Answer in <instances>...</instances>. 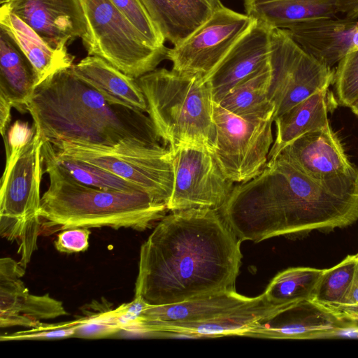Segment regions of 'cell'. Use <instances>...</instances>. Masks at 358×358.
Instances as JSON below:
<instances>
[{
	"mask_svg": "<svg viewBox=\"0 0 358 358\" xmlns=\"http://www.w3.org/2000/svg\"><path fill=\"white\" fill-rule=\"evenodd\" d=\"M241 243L217 210L171 211L141 247L134 297L161 306L236 290Z\"/></svg>",
	"mask_w": 358,
	"mask_h": 358,
	"instance_id": "cell-1",
	"label": "cell"
},
{
	"mask_svg": "<svg viewBox=\"0 0 358 358\" xmlns=\"http://www.w3.org/2000/svg\"><path fill=\"white\" fill-rule=\"evenodd\" d=\"M219 213L241 242L345 227L358 220V167L316 178L278 155L258 176L234 185Z\"/></svg>",
	"mask_w": 358,
	"mask_h": 358,
	"instance_id": "cell-2",
	"label": "cell"
},
{
	"mask_svg": "<svg viewBox=\"0 0 358 358\" xmlns=\"http://www.w3.org/2000/svg\"><path fill=\"white\" fill-rule=\"evenodd\" d=\"M27 110L42 141L106 146L127 138L159 142L148 116L112 101L77 76L71 67L37 85Z\"/></svg>",
	"mask_w": 358,
	"mask_h": 358,
	"instance_id": "cell-3",
	"label": "cell"
},
{
	"mask_svg": "<svg viewBox=\"0 0 358 358\" xmlns=\"http://www.w3.org/2000/svg\"><path fill=\"white\" fill-rule=\"evenodd\" d=\"M41 151L49 179L41 200V231L78 227L143 231L166 215V205L144 192L105 190L77 181L58 164L50 141H43Z\"/></svg>",
	"mask_w": 358,
	"mask_h": 358,
	"instance_id": "cell-4",
	"label": "cell"
},
{
	"mask_svg": "<svg viewBox=\"0 0 358 358\" xmlns=\"http://www.w3.org/2000/svg\"><path fill=\"white\" fill-rule=\"evenodd\" d=\"M136 80L159 138L169 146L196 145L214 152V101L208 80L166 69H156Z\"/></svg>",
	"mask_w": 358,
	"mask_h": 358,
	"instance_id": "cell-5",
	"label": "cell"
},
{
	"mask_svg": "<svg viewBox=\"0 0 358 358\" xmlns=\"http://www.w3.org/2000/svg\"><path fill=\"white\" fill-rule=\"evenodd\" d=\"M42 144L36 131L27 145L6 159L1 179L0 235L17 244L19 262L24 268L38 249L37 241L41 234Z\"/></svg>",
	"mask_w": 358,
	"mask_h": 358,
	"instance_id": "cell-6",
	"label": "cell"
},
{
	"mask_svg": "<svg viewBox=\"0 0 358 358\" xmlns=\"http://www.w3.org/2000/svg\"><path fill=\"white\" fill-rule=\"evenodd\" d=\"M58 154L102 168L138 187L155 200L167 204L173 187L169 148L159 142L137 138L114 146L65 141L50 142Z\"/></svg>",
	"mask_w": 358,
	"mask_h": 358,
	"instance_id": "cell-7",
	"label": "cell"
},
{
	"mask_svg": "<svg viewBox=\"0 0 358 358\" xmlns=\"http://www.w3.org/2000/svg\"><path fill=\"white\" fill-rule=\"evenodd\" d=\"M80 2L87 22V34L82 41L88 55L100 57L136 79L167 59L169 48L148 45L111 0Z\"/></svg>",
	"mask_w": 358,
	"mask_h": 358,
	"instance_id": "cell-8",
	"label": "cell"
},
{
	"mask_svg": "<svg viewBox=\"0 0 358 358\" xmlns=\"http://www.w3.org/2000/svg\"><path fill=\"white\" fill-rule=\"evenodd\" d=\"M215 158L234 182H247L264 169L273 143V117H242L213 103Z\"/></svg>",
	"mask_w": 358,
	"mask_h": 358,
	"instance_id": "cell-9",
	"label": "cell"
},
{
	"mask_svg": "<svg viewBox=\"0 0 358 358\" xmlns=\"http://www.w3.org/2000/svg\"><path fill=\"white\" fill-rule=\"evenodd\" d=\"M268 98L274 105L273 122L317 92L328 90L334 71L306 53L287 29H272Z\"/></svg>",
	"mask_w": 358,
	"mask_h": 358,
	"instance_id": "cell-10",
	"label": "cell"
},
{
	"mask_svg": "<svg viewBox=\"0 0 358 358\" xmlns=\"http://www.w3.org/2000/svg\"><path fill=\"white\" fill-rule=\"evenodd\" d=\"M173 187L167 209L219 210L229 198L234 182L227 178L214 152L201 146L169 145Z\"/></svg>",
	"mask_w": 358,
	"mask_h": 358,
	"instance_id": "cell-11",
	"label": "cell"
},
{
	"mask_svg": "<svg viewBox=\"0 0 358 358\" xmlns=\"http://www.w3.org/2000/svg\"><path fill=\"white\" fill-rule=\"evenodd\" d=\"M256 20L225 6L216 11L185 41L169 48L172 69L208 80Z\"/></svg>",
	"mask_w": 358,
	"mask_h": 358,
	"instance_id": "cell-12",
	"label": "cell"
},
{
	"mask_svg": "<svg viewBox=\"0 0 358 358\" xmlns=\"http://www.w3.org/2000/svg\"><path fill=\"white\" fill-rule=\"evenodd\" d=\"M358 331V322L311 299L295 302L258 322L241 336L316 339Z\"/></svg>",
	"mask_w": 358,
	"mask_h": 358,
	"instance_id": "cell-13",
	"label": "cell"
},
{
	"mask_svg": "<svg viewBox=\"0 0 358 358\" xmlns=\"http://www.w3.org/2000/svg\"><path fill=\"white\" fill-rule=\"evenodd\" d=\"M0 5L55 49H66L71 41L87 34L80 0H0Z\"/></svg>",
	"mask_w": 358,
	"mask_h": 358,
	"instance_id": "cell-14",
	"label": "cell"
},
{
	"mask_svg": "<svg viewBox=\"0 0 358 358\" xmlns=\"http://www.w3.org/2000/svg\"><path fill=\"white\" fill-rule=\"evenodd\" d=\"M25 268L10 257L0 259V326L35 328L43 320L67 314L62 301L49 294L29 293L21 278Z\"/></svg>",
	"mask_w": 358,
	"mask_h": 358,
	"instance_id": "cell-15",
	"label": "cell"
},
{
	"mask_svg": "<svg viewBox=\"0 0 358 358\" xmlns=\"http://www.w3.org/2000/svg\"><path fill=\"white\" fill-rule=\"evenodd\" d=\"M272 28L256 20L208 79L214 102L269 63Z\"/></svg>",
	"mask_w": 358,
	"mask_h": 358,
	"instance_id": "cell-16",
	"label": "cell"
},
{
	"mask_svg": "<svg viewBox=\"0 0 358 358\" xmlns=\"http://www.w3.org/2000/svg\"><path fill=\"white\" fill-rule=\"evenodd\" d=\"M287 30L306 53L330 68L358 49V19L315 18Z\"/></svg>",
	"mask_w": 358,
	"mask_h": 358,
	"instance_id": "cell-17",
	"label": "cell"
},
{
	"mask_svg": "<svg viewBox=\"0 0 358 358\" xmlns=\"http://www.w3.org/2000/svg\"><path fill=\"white\" fill-rule=\"evenodd\" d=\"M278 155L303 173L316 178L345 175L356 168L350 162L331 127L301 136L285 146Z\"/></svg>",
	"mask_w": 358,
	"mask_h": 358,
	"instance_id": "cell-18",
	"label": "cell"
},
{
	"mask_svg": "<svg viewBox=\"0 0 358 358\" xmlns=\"http://www.w3.org/2000/svg\"><path fill=\"white\" fill-rule=\"evenodd\" d=\"M289 304L274 305L268 302L264 294L262 293L257 296L251 297L247 302L212 319L158 326L151 329L148 333L199 338L241 336L252 325Z\"/></svg>",
	"mask_w": 358,
	"mask_h": 358,
	"instance_id": "cell-19",
	"label": "cell"
},
{
	"mask_svg": "<svg viewBox=\"0 0 358 358\" xmlns=\"http://www.w3.org/2000/svg\"><path fill=\"white\" fill-rule=\"evenodd\" d=\"M250 299L236 290H231L176 303L148 305L131 330L148 333L158 326L207 320L224 314Z\"/></svg>",
	"mask_w": 358,
	"mask_h": 358,
	"instance_id": "cell-20",
	"label": "cell"
},
{
	"mask_svg": "<svg viewBox=\"0 0 358 358\" xmlns=\"http://www.w3.org/2000/svg\"><path fill=\"white\" fill-rule=\"evenodd\" d=\"M140 1L164 39L174 45L224 7L221 0Z\"/></svg>",
	"mask_w": 358,
	"mask_h": 358,
	"instance_id": "cell-21",
	"label": "cell"
},
{
	"mask_svg": "<svg viewBox=\"0 0 358 358\" xmlns=\"http://www.w3.org/2000/svg\"><path fill=\"white\" fill-rule=\"evenodd\" d=\"M0 27L11 37L31 64L37 85L73 64L74 57L67 48L50 47L30 27L3 6L0 7Z\"/></svg>",
	"mask_w": 358,
	"mask_h": 358,
	"instance_id": "cell-22",
	"label": "cell"
},
{
	"mask_svg": "<svg viewBox=\"0 0 358 358\" xmlns=\"http://www.w3.org/2000/svg\"><path fill=\"white\" fill-rule=\"evenodd\" d=\"M71 69L112 101L147 113V103L137 80L104 59L88 55L73 64Z\"/></svg>",
	"mask_w": 358,
	"mask_h": 358,
	"instance_id": "cell-23",
	"label": "cell"
},
{
	"mask_svg": "<svg viewBox=\"0 0 358 358\" xmlns=\"http://www.w3.org/2000/svg\"><path fill=\"white\" fill-rule=\"evenodd\" d=\"M245 14L272 29H288L310 19L335 17L338 0H244Z\"/></svg>",
	"mask_w": 358,
	"mask_h": 358,
	"instance_id": "cell-24",
	"label": "cell"
},
{
	"mask_svg": "<svg viewBox=\"0 0 358 358\" xmlns=\"http://www.w3.org/2000/svg\"><path fill=\"white\" fill-rule=\"evenodd\" d=\"M37 80L34 69L11 37L0 27V94L20 113H28Z\"/></svg>",
	"mask_w": 358,
	"mask_h": 358,
	"instance_id": "cell-25",
	"label": "cell"
},
{
	"mask_svg": "<svg viewBox=\"0 0 358 358\" xmlns=\"http://www.w3.org/2000/svg\"><path fill=\"white\" fill-rule=\"evenodd\" d=\"M327 90L316 92L297 103L275 120V138L268 161L297 138L310 131L331 127L328 119Z\"/></svg>",
	"mask_w": 358,
	"mask_h": 358,
	"instance_id": "cell-26",
	"label": "cell"
},
{
	"mask_svg": "<svg viewBox=\"0 0 358 358\" xmlns=\"http://www.w3.org/2000/svg\"><path fill=\"white\" fill-rule=\"evenodd\" d=\"M270 81L268 63L236 85L217 103L242 117H273L275 106L268 98Z\"/></svg>",
	"mask_w": 358,
	"mask_h": 358,
	"instance_id": "cell-27",
	"label": "cell"
},
{
	"mask_svg": "<svg viewBox=\"0 0 358 358\" xmlns=\"http://www.w3.org/2000/svg\"><path fill=\"white\" fill-rule=\"evenodd\" d=\"M357 283L358 254L348 255L337 265L324 270L310 299L343 314Z\"/></svg>",
	"mask_w": 358,
	"mask_h": 358,
	"instance_id": "cell-28",
	"label": "cell"
},
{
	"mask_svg": "<svg viewBox=\"0 0 358 358\" xmlns=\"http://www.w3.org/2000/svg\"><path fill=\"white\" fill-rule=\"evenodd\" d=\"M324 269L292 267L278 273L263 292L274 305H286L310 299Z\"/></svg>",
	"mask_w": 358,
	"mask_h": 358,
	"instance_id": "cell-29",
	"label": "cell"
},
{
	"mask_svg": "<svg viewBox=\"0 0 358 358\" xmlns=\"http://www.w3.org/2000/svg\"><path fill=\"white\" fill-rule=\"evenodd\" d=\"M55 158L63 169L82 184L105 190L143 192L136 185L97 166L58 154L56 150Z\"/></svg>",
	"mask_w": 358,
	"mask_h": 358,
	"instance_id": "cell-30",
	"label": "cell"
},
{
	"mask_svg": "<svg viewBox=\"0 0 358 358\" xmlns=\"http://www.w3.org/2000/svg\"><path fill=\"white\" fill-rule=\"evenodd\" d=\"M333 82L337 103L351 108L358 101V49L337 64Z\"/></svg>",
	"mask_w": 358,
	"mask_h": 358,
	"instance_id": "cell-31",
	"label": "cell"
},
{
	"mask_svg": "<svg viewBox=\"0 0 358 358\" xmlns=\"http://www.w3.org/2000/svg\"><path fill=\"white\" fill-rule=\"evenodd\" d=\"M122 14L137 29L148 45L162 48L165 39L140 0H111Z\"/></svg>",
	"mask_w": 358,
	"mask_h": 358,
	"instance_id": "cell-32",
	"label": "cell"
},
{
	"mask_svg": "<svg viewBox=\"0 0 358 358\" xmlns=\"http://www.w3.org/2000/svg\"><path fill=\"white\" fill-rule=\"evenodd\" d=\"M76 327L74 336L98 338L113 334L120 330L110 313L73 322Z\"/></svg>",
	"mask_w": 358,
	"mask_h": 358,
	"instance_id": "cell-33",
	"label": "cell"
},
{
	"mask_svg": "<svg viewBox=\"0 0 358 358\" xmlns=\"http://www.w3.org/2000/svg\"><path fill=\"white\" fill-rule=\"evenodd\" d=\"M34 331L15 333L6 336H1V341L10 340H44L74 336L76 327L74 322L58 325H43L34 328Z\"/></svg>",
	"mask_w": 358,
	"mask_h": 358,
	"instance_id": "cell-34",
	"label": "cell"
},
{
	"mask_svg": "<svg viewBox=\"0 0 358 358\" xmlns=\"http://www.w3.org/2000/svg\"><path fill=\"white\" fill-rule=\"evenodd\" d=\"M35 134V127H30L27 122L16 120L11 124L3 137L6 159L16 155L32 140Z\"/></svg>",
	"mask_w": 358,
	"mask_h": 358,
	"instance_id": "cell-35",
	"label": "cell"
},
{
	"mask_svg": "<svg viewBox=\"0 0 358 358\" xmlns=\"http://www.w3.org/2000/svg\"><path fill=\"white\" fill-rule=\"evenodd\" d=\"M88 228H71L62 230L54 244L56 250L62 253L73 254L85 252L89 248Z\"/></svg>",
	"mask_w": 358,
	"mask_h": 358,
	"instance_id": "cell-36",
	"label": "cell"
},
{
	"mask_svg": "<svg viewBox=\"0 0 358 358\" xmlns=\"http://www.w3.org/2000/svg\"><path fill=\"white\" fill-rule=\"evenodd\" d=\"M12 108L13 105L9 99L0 94V132L2 138L10 125Z\"/></svg>",
	"mask_w": 358,
	"mask_h": 358,
	"instance_id": "cell-37",
	"label": "cell"
},
{
	"mask_svg": "<svg viewBox=\"0 0 358 358\" xmlns=\"http://www.w3.org/2000/svg\"><path fill=\"white\" fill-rule=\"evenodd\" d=\"M338 13L349 18L358 19V0H338Z\"/></svg>",
	"mask_w": 358,
	"mask_h": 358,
	"instance_id": "cell-38",
	"label": "cell"
},
{
	"mask_svg": "<svg viewBox=\"0 0 358 358\" xmlns=\"http://www.w3.org/2000/svg\"><path fill=\"white\" fill-rule=\"evenodd\" d=\"M350 108L352 111L358 116V101Z\"/></svg>",
	"mask_w": 358,
	"mask_h": 358,
	"instance_id": "cell-39",
	"label": "cell"
}]
</instances>
